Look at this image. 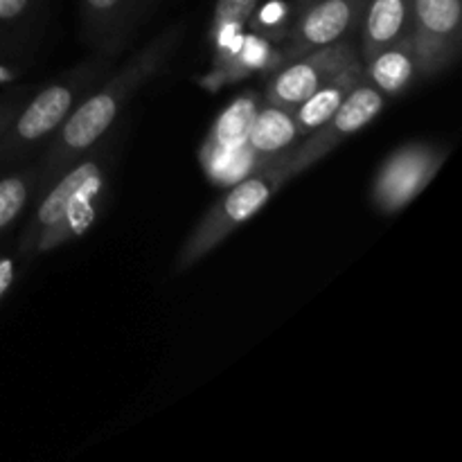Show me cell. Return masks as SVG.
I'll use <instances>...</instances> for the list:
<instances>
[{"mask_svg": "<svg viewBox=\"0 0 462 462\" xmlns=\"http://www.w3.org/2000/svg\"><path fill=\"white\" fill-rule=\"evenodd\" d=\"M104 183L106 171L102 158H79L59 179H54L34 210V217L23 230L18 244L23 255L52 251L84 235L97 217Z\"/></svg>", "mask_w": 462, "mask_h": 462, "instance_id": "obj_2", "label": "cell"}, {"mask_svg": "<svg viewBox=\"0 0 462 462\" xmlns=\"http://www.w3.org/2000/svg\"><path fill=\"white\" fill-rule=\"evenodd\" d=\"M298 138L300 134H298L296 120H293V111L264 102L257 108L246 144L257 158L266 161V158L287 152Z\"/></svg>", "mask_w": 462, "mask_h": 462, "instance_id": "obj_14", "label": "cell"}, {"mask_svg": "<svg viewBox=\"0 0 462 462\" xmlns=\"http://www.w3.org/2000/svg\"><path fill=\"white\" fill-rule=\"evenodd\" d=\"M383 104H386V95L374 88L364 75V79L355 86V90L347 95L346 102L337 108L332 117H328L319 129L305 135L307 140H302L296 149L280 156V171H282L284 180L302 174L307 167L337 149L343 140L368 126L382 113Z\"/></svg>", "mask_w": 462, "mask_h": 462, "instance_id": "obj_5", "label": "cell"}, {"mask_svg": "<svg viewBox=\"0 0 462 462\" xmlns=\"http://www.w3.org/2000/svg\"><path fill=\"white\" fill-rule=\"evenodd\" d=\"M364 79V66L361 61H352L350 66L343 68L341 72L332 77V79L325 81L320 88H316L305 102L298 104L293 108V120H296L298 134L300 138L310 135L311 131L319 129L328 117H332L337 113V108L346 102L347 95L355 90V86Z\"/></svg>", "mask_w": 462, "mask_h": 462, "instance_id": "obj_12", "label": "cell"}, {"mask_svg": "<svg viewBox=\"0 0 462 462\" xmlns=\"http://www.w3.org/2000/svg\"><path fill=\"white\" fill-rule=\"evenodd\" d=\"M359 59L355 45L350 41H337V43L323 45L293 61L284 63L266 84V102L293 111L300 102H305L316 88L332 79L337 72L350 66Z\"/></svg>", "mask_w": 462, "mask_h": 462, "instance_id": "obj_8", "label": "cell"}, {"mask_svg": "<svg viewBox=\"0 0 462 462\" xmlns=\"http://www.w3.org/2000/svg\"><path fill=\"white\" fill-rule=\"evenodd\" d=\"M278 66V52L264 41L262 36H239L228 48L217 50L215 52V68L210 75L203 79V86L210 90L221 88L224 84L244 79L251 72L262 70V68Z\"/></svg>", "mask_w": 462, "mask_h": 462, "instance_id": "obj_11", "label": "cell"}, {"mask_svg": "<svg viewBox=\"0 0 462 462\" xmlns=\"http://www.w3.org/2000/svg\"><path fill=\"white\" fill-rule=\"evenodd\" d=\"M36 183H39L36 167L0 179V233H5L25 210L30 199L36 194Z\"/></svg>", "mask_w": 462, "mask_h": 462, "instance_id": "obj_18", "label": "cell"}, {"mask_svg": "<svg viewBox=\"0 0 462 462\" xmlns=\"http://www.w3.org/2000/svg\"><path fill=\"white\" fill-rule=\"evenodd\" d=\"M413 0H368L361 18V52L364 61L373 59L379 50L397 43L411 34Z\"/></svg>", "mask_w": 462, "mask_h": 462, "instance_id": "obj_10", "label": "cell"}, {"mask_svg": "<svg viewBox=\"0 0 462 462\" xmlns=\"http://www.w3.org/2000/svg\"><path fill=\"white\" fill-rule=\"evenodd\" d=\"M368 0H314L298 12L287 41L278 52V66L323 45L346 39L361 25Z\"/></svg>", "mask_w": 462, "mask_h": 462, "instance_id": "obj_9", "label": "cell"}, {"mask_svg": "<svg viewBox=\"0 0 462 462\" xmlns=\"http://www.w3.org/2000/svg\"><path fill=\"white\" fill-rule=\"evenodd\" d=\"M16 260L12 255L0 257V300H3V296L12 289L14 280H16Z\"/></svg>", "mask_w": 462, "mask_h": 462, "instance_id": "obj_21", "label": "cell"}, {"mask_svg": "<svg viewBox=\"0 0 462 462\" xmlns=\"http://www.w3.org/2000/svg\"><path fill=\"white\" fill-rule=\"evenodd\" d=\"M262 158L246 147L224 149L212 147L203 143L201 147V165L206 170V176L217 185H233L237 180L246 179L251 171H255L262 165Z\"/></svg>", "mask_w": 462, "mask_h": 462, "instance_id": "obj_16", "label": "cell"}, {"mask_svg": "<svg viewBox=\"0 0 462 462\" xmlns=\"http://www.w3.org/2000/svg\"><path fill=\"white\" fill-rule=\"evenodd\" d=\"M32 0H0V23H9L21 18L27 12Z\"/></svg>", "mask_w": 462, "mask_h": 462, "instance_id": "obj_20", "label": "cell"}, {"mask_svg": "<svg viewBox=\"0 0 462 462\" xmlns=\"http://www.w3.org/2000/svg\"><path fill=\"white\" fill-rule=\"evenodd\" d=\"M260 0H217L210 23V41L215 50L228 48L242 36L244 25L255 12Z\"/></svg>", "mask_w": 462, "mask_h": 462, "instance_id": "obj_17", "label": "cell"}, {"mask_svg": "<svg viewBox=\"0 0 462 462\" xmlns=\"http://www.w3.org/2000/svg\"><path fill=\"white\" fill-rule=\"evenodd\" d=\"M90 79L93 77L88 72H79L52 86H45L30 102L23 104L12 125L0 135V167H7L16 158L25 156L41 140L52 135L70 116L77 97L88 88Z\"/></svg>", "mask_w": 462, "mask_h": 462, "instance_id": "obj_4", "label": "cell"}, {"mask_svg": "<svg viewBox=\"0 0 462 462\" xmlns=\"http://www.w3.org/2000/svg\"><path fill=\"white\" fill-rule=\"evenodd\" d=\"M310 3H314V0H296V9L300 12V9L305 7V5H310Z\"/></svg>", "mask_w": 462, "mask_h": 462, "instance_id": "obj_23", "label": "cell"}, {"mask_svg": "<svg viewBox=\"0 0 462 462\" xmlns=\"http://www.w3.org/2000/svg\"><path fill=\"white\" fill-rule=\"evenodd\" d=\"M125 0H84L86 12L93 18H106L116 12Z\"/></svg>", "mask_w": 462, "mask_h": 462, "instance_id": "obj_22", "label": "cell"}, {"mask_svg": "<svg viewBox=\"0 0 462 462\" xmlns=\"http://www.w3.org/2000/svg\"><path fill=\"white\" fill-rule=\"evenodd\" d=\"M284 183L287 180L280 171V156L266 158L246 179L233 183V188L206 212V217L192 230L185 246L180 248L176 269L188 271L189 266L197 264L212 248L219 246L230 233L253 219Z\"/></svg>", "mask_w": 462, "mask_h": 462, "instance_id": "obj_3", "label": "cell"}, {"mask_svg": "<svg viewBox=\"0 0 462 462\" xmlns=\"http://www.w3.org/2000/svg\"><path fill=\"white\" fill-rule=\"evenodd\" d=\"M23 104H25L23 102V90H12V93L0 97V135H3L5 129L12 125V120L16 117V113L21 111Z\"/></svg>", "mask_w": 462, "mask_h": 462, "instance_id": "obj_19", "label": "cell"}, {"mask_svg": "<svg viewBox=\"0 0 462 462\" xmlns=\"http://www.w3.org/2000/svg\"><path fill=\"white\" fill-rule=\"evenodd\" d=\"M364 75L374 88L382 90L383 95H400L418 79V61H415L413 39L404 36L397 43L379 50L373 59L365 61Z\"/></svg>", "mask_w": 462, "mask_h": 462, "instance_id": "obj_13", "label": "cell"}, {"mask_svg": "<svg viewBox=\"0 0 462 462\" xmlns=\"http://www.w3.org/2000/svg\"><path fill=\"white\" fill-rule=\"evenodd\" d=\"M411 39L422 79L454 66L462 45L460 0H413Z\"/></svg>", "mask_w": 462, "mask_h": 462, "instance_id": "obj_6", "label": "cell"}, {"mask_svg": "<svg viewBox=\"0 0 462 462\" xmlns=\"http://www.w3.org/2000/svg\"><path fill=\"white\" fill-rule=\"evenodd\" d=\"M445 158V149L429 143H411L393 152L373 183V203L379 212L395 215L409 206L431 183Z\"/></svg>", "mask_w": 462, "mask_h": 462, "instance_id": "obj_7", "label": "cell"}, {"mask_svg": "<svg viewBox=\"0 0 462 462\" xmlns=\"http://www.w3.org/2000/svg\"><path fill=\"white\" fill-rule=\"evenodd\" d=\"M257 95L248 93L242 97L235 99L224 113L215 120V125L208 131L206 144L212 147H224V149H237L246 147L248 134H251L253 120L257 116Z\"/></svg>", "mask_w": 462, "mask_h": 462, "instance_id": "obj_15", "label": "cell"}, {"mask_svg": "<svg viewBox=\"0 0 462 462\" xmlns=\"http://www.w3.org/2000/svg\"><path fill=\"white\" fill-rule=\"evenodd\" d=\"M179 41V30H167L165 34L144 45L120 72L111 77L97 93L88 95L70 116L54 131L52 143L45 149V156L36 165L39 183L36 189H45V185L63 174L70 165H75L86 152H90L99 138H104L122 108L131 97L165 66L174 45Z\"/></svg>", "mask_w": 462, "mask_h": 462, "instance_id": "obj_1", "label": "cell"}]
</instances>
